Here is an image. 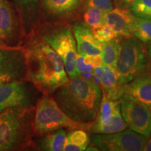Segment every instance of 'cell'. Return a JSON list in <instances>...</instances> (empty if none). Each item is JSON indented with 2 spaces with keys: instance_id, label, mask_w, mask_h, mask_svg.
Wrapping results in <instances>:
<instances>
[{
  "instance_id": "obj_1",
  "label": "cell",
  "mask_w": 151,
  "mask_h": 151,
  "mask_svg": "<svg viewBox=\"0 0 151 151\" xmlns=\"http://www.w3.org/2000/svg\"><path fill=\"white\" fill-rule=\"evenodd\" d=\"M26 62V80L40 92L52 94L69 81L63 62L40 37L32 36L22 46Z\"/></svg>"
},
{
  "instance_id": "obj_2",
  "label": "cell",
  "mask_w": 151,
  "mask_h": 151,
  "mask_svg": "<svg viewBox=\"0 0 151 151\" xmlns=\"http://www.w3.org/2000/svg\"><path fill=\"white\" fill-rule=\"evenodd\" d=\"M52 94L60 108L72 120L84 123L95 121L102 97L99 85L77 76L69 78Z\"/></svg>"
},
{
  "instance_id": "obj_3",
  "label": "cell",
  "mask_w": 151,
  "mask_h": 151,
  "mask_svg": "<svg viewBox=\"0 0 151 151\" xmlns=\"http://www.w3.org/2000/svg\"><path fill=\"white\" fill-rule=\"evenodd\" d=\"M35 107L9 108L0 112V151L20 150L32 144Z\"/></svg>"
},
{
  "instance_id": "obj_4",
  "label": "cell",
  "mask_w": 151,
  "mask_h": 151,
  "mask_svg": "<svg viewBox=\"0 0 151 151\" xmlns=\"http://www.w3.org/2000/svg\"><path fill=\"white\" fill-rule=\"evenodd\" d=\"M94 122H79L69 118L60 108L56 101L49 94H43L38 99L34 116L35 135L43 136L60 129H83L90 130Z\"/></svg>"
},
{
  "instance_id": "obj_5",
  "label": "cell",
  "mask_w": 151,
  "mask_h": 151,
  "mask_svg": "<svg viewBox=\"0 0 151 151\" xmlns=\"http://www.w3.org/2000/svg\"><path fill=\"white\" fill-rule=\"evenodd\" d=\"M149 60L143 43L134 37L121 40L117 71L122 86L147 72Z\"/></svg>"
},
{
  "instance_id": "obj_6",
  "label": "cell",
  "mask_w": 151,
  "mask_h": 151,
  "mask_svg": "<svg viewBox=\"0 0 151 151\" xmlns=\"http://www.w3.org/2000/svg\"><path fill=\"white\" fill-rule=\"evenodd\" d=\"M39 37L60 57L69 78L78 76L79 72L76 69V42L71 28L67 26L54 29L42 33Z\"/></svg>"
},
{
  "instance_id": "obj_7",
  "label": "cell",
  "mask_w": 151,
  "mask_h": 151,
  "mask_svg": "<svg viewBox=\"0 0 151 151\" xmlns=\"http://www.w3.org/2000/svg\"><path fill=\"white\" fill-rule=\"evenodd\" d=\"M39 90L27 80L14 81L0 85V112L6 109L35 107Z\"/></svg>"
},
{
  "instance_id": "obj_8",
  "label": "cell",
  "mask_w": 151,
  "mask_h": 151,
  "mask_svg": "<svg viewBox=\"0 0 151 151\" xmlns=\"http://www.w3.org/2000/svg\"><path fill=\"white\" fill-rule=\"evenodd\" d=\"M149 138L132 129L113 134H95L92 136V144L101 150L140 151L143 150Z\"/></svg>"
},
{
  "instance_id": "obj_9",
  "label": "cell",
  "mask_w": 151,
  "mask_h": 151,
  "mask_svg": "<svg viewBox=\"0 0 151 151\" xmlns=\"http://www.w3.org/2000/svg\"><path fill=\"white\" fill-rule=\"evenodd\" d=\"M120 111L128 127L149 138L151 134V113L150 108L127 95L122 94L119 99Z\"/></svg>"
},
{
  "instance_id": "obj_10",
  "label": "cell",
  "mask_w": 151,
  "mask_h": 151,
  "mask_svg": "<svg viewBox=\"0 0 151 151\" xmlns=\"http://www.w3.org/2000/svg\"><path fill=\"white\" fill-rule=\"evenodd\" d=\"M26 80V62L22 46L0 48V85Z\"/></svg>"
},
{
  "instance_id": "obj_11",
  "label": "cell",
  "mask_w": 151,
  "mask_h": 151,
  "mask_svg": "<svg viewBox=\"0 0 151 151\" xmlns=\"http://www.w3.org/2000/svg\"><path fill=\"white\" fill-rule=\"evenodd\" d=\"M0 39L8 46H20L16 16L9 0H0Z\"/></svg>"
},
{
  "instance_id": "obj_12",
  "label": "cell",
  "mask_w": 151,
  "mask_h": 151,
  "mask_svg": "<svg viewBox=\"0 0 151 151\" xmlns=\"http://www.w3.org/2000/svg\"><path fill=\"white\" fill-rule=\"evenodd\" d=\"M73 33L78 55L86 56L101 54L102 43L96 39L88 25L83 22H77L73 25Z\"/></svg>"
},
{
  "instance_id": "obj_13",
  "label": "cell",
  "mask_w": 151,
  "mask_h": 151,
  "mask_svg": "<svg viewBox=\"0 0 151 151\" xmlns=\"http://www.w3.org/2000/svg\"><path fill=\"white\" fill-rule=\"evenodd\" d=\"M135 16L128 9L116 8L105 14V24L110 26L119 37H132Z\"/></svg>"
},
{
  "instance_id": "obj_14",
  "label": "cell",
  "mask_w": 151,
  "mask_h": 151,
  "mask_svg": "<svg viewBox=\"0 0 151 151\" xmlns=\"http://www.w3.org/2000/svg\"><path fill=\"white\" fill-rule=\"evenodd\" d=\"M151 107V74L149 73L137 76L123 87V94Z\"/></svg>"
},
{
  "instance_id": "obj_15",
  "label": "cell",
  "mask_w": 151,
  "mask_h": 151,
  "mask_svg": "<svg viewBox=\"0 0 151 151\" xmlns=\"http://www.w3.org/2000/svg\"><path fill=\"white\" fill-rule=\"evenodd\" d=\"M104 71L100 76L102 92L113 100H119L123 94V86L120 81L117 69L109 65H103Z\"/></svg>"
},
{
  "instance_id": "obj_16",
  "label": "cell",
  "mask_w": 151,
  "mask_h": 151,
  "mask_svg": "<svg viewBox=\"0 0 151 151\" xmlns=\"http://www.w3.org/2000/svg\"><path fill=\"white\" fill-rule=\"evenodd\" d=\"M81 0H42L43 8L56 16L68 15L78 9Z\"/></svg>"
},
{
  "instance_id": "obj_17",
  "label": "cell",
  "mask_w": 151,
  "mask_h": 151,
  "mask_svg": "<svg viewBox=\"0 0 151 151\" xmlns=\"http://www.w3.org/2000/svg\"><path fill=\"white\" fill-rule=\"evenodd\" d=\"M90 144L88 134L83 129H69L67 133L66 142L63 150L82 151L86 150Z\"/></svg>"
},
{
  "instance_id": "obj_18",
  "label": "cell",
  "mask_w": 151,
  "mask_h": 151,
  "mask_svg": "<svg viewBox=\"0 0 151 151\" xmlns=\"http://www.w3.org/2000/svg\"><path fill=\"white\" fill-rule=\"evenodd\" d=\"M118 102L119 100L111 99L107 94L102 92V97L100 102L97 116L91 127H97L110 123L115 107Z\"/></svg>"
},
{
  "instance_id": "obj_19",
  "label": "cell",
  "mask_w": 151,
  "mask_h": 151,
  "mask_svg": "<svg viewBox=\"0 0 151 151\" xmlns=\"http://www.w3.org/2000/svg\"><path fill=\"white\" fill-rule=\"evenodd\" d=\"M127 127V124L122 116L120 102H118L115 107L110 123L97 127H90V131L94 134H113L123 131Z\"/></svg>"
},
{
  "instance_id": "obj_20",
  "label": "cell",
  "mask_w": 151,
  "mask_h": 151,
  "mask_svg": "<svg viewBox=\"0 0 151 151\" xmlns=\"http://www.w3.org/2000/svg\"><path fill=\"white\" fill-rule=\"evenodd\" d=\"M67 132L65 129L46 134L41 141V150L47 151L63 150L66 142Z\"/></svg>"
},
{
  "instance_id": "obj_21",
  "label": "cell",
  "mask_w": 151,
  "mask_h": 151,
  "mask_svg": "<svg viewBox=\"0 0 151 151\" xmlns=\"http://www.w3.org/2000/svg\"><path fill=\"white\" fill-rule=\"evenodd\" d=\"M121 40L119 37L107 42L102 43L101 45V56L103 63L113 68H117L118 57L120 51Z\"/></svg>"
},
{
  "instance_id": "obj_22",
  "label": "cell",
  "mask_w": 151,
  "mask_h": 151,
  "mask_svg": "<svg viewBox=\"0 0 151 151\" xmlns=\"http://www.w3.org/2000/svg\"><path fill=\"white\" fill-rule=\"evenodd\" d=\"M132 37L143 43L151 41V19L140 18L135 16Z\"/></svg>"
},
{
  "instance_id": "obj_23",
  "label": "cell",
  "mask_w": 151,
  "mask_h": 151,
  "mask_svg": "<svg viewBox=\"0 0 151 151\" xmlns=\"http://www.w3.org/2000/svg\"><path fill=\"white\" fill-rule=\"evenodd\" d=\"M105 13L97 8L88 6L83 15L85 24L88 25L92 31H94L105 24Z\"/></svg>"
},
{
  "instance_id": "obj_24",
  "label": "cell",
  "mask_w": 151,
  "mask_h": 151,
  "mask_svg": "<svg viewBox=\"0 0 151 151\" xmlns=\"http://www.w3.org/2000/svg\"><path fill=\"white\" fill-rule=\"evenodd\" d=\"M129 9L136 16L151 19V0H136Z\"/></svg>"
},
{
  "instance_id": "obj_25",
  "label": "cell",
  "mask_w": 151,
  "mask_h": 151,
  "mask_svg": "<svg viewBox=\"0 0 151 151\" xmlns=\"http://www.w3.org/2000/svg\"><path fill=\"white\" fill-rule=\"evenodd\" d=\"M94 36L101 43L107 42L118 37L119 36L116 32L107 24H104L102 27L92 31Z\"/></svg>"
},
{
  "instance_id": "obj_26",
  "label": "cell",
  "mask_w": 151,
  "mask_h": 151,
  "mask_svg": "<svg viewBox=\"0 0 151 151\" xmlns=\"http://www.w3.org/2000/svg\"><path fill=\"white\" fill-rule=\"evenodd\" d=\"M87 6L97 8L105 14H107L113 9L111 0H86Z\"/></svg>"
},
{
  "instance_id": "obj_27",
  "label": "cell",
  "mask_w": 151,
  "mask_h": 151,
  "mask_svg": "<svg viewBox=\"0 0 151 151\" xmlns=\"http://www.w3.org/2000/svg\"><path fill=\"white\" fill-rule=\"evenodd\" d=\"M76 69L80 74L81 72L92 73L94 67L90 64H86L84 62V56L78 54L76 60Z\"/></svg>"
},
{
  "instance_id": "obj_28",
  "label": "cell",
  "mask_w": 151,
  "mask_h": 151,
  "mask_svg": "<svg viewBox=\"0 0 151 151\" xmlns=\"http://www.w3.org/2000/svg\"><path fill=\"white\" fill-rule=\"evenodd\" d=\"M84 62L86 64H90L94 67L104 65L101 54L88 55L84 56Z\"/></svg>"
},
{
  "instance_id": "obj_29",
  "label": "cell",
  "mask_w": 151,
  "mask_h": 151,
  "mask_svg": "<svg viewBox=\"0 0 151 151\" xmlns=\"http://www.w3.org/2000/svg\"><path fill=\"white\" fill-rule=\"evenodd\" d=\"M117 6L121 9H129L136 0H114Z\"/></svg>"
},
{
  "instance_id": "obj_30",
  "label": "cell",
  "mask_w": 151,
  "mask_h": 151,
  "mask_svg": "<svg viewBox=\"0 0 151 151\" xmlns=\"http://www.w3.org/2000/svg\"><path fill=\"white\" fill-rule=\"evenodd\" d=\"M20 6H29L35 4L38 0H15Z\"/></svg>"
},
{
  "instance_id": "obj_31",
  "label": "cell",
  "mask_w": 151,
  "mask_h": 151,
  "mask_svg": "<svg viewBox=\"0 0 151 151\" xmlns=\"http://www.w3.org/2000/svg\"><path fill=\"white\" fill-rule=\"evenodd\" d=\"M145 48H146L147 57H148V59L149 60V62H150V63L151 64V41L146 43Z\"/></svg>"
},
{
  "instance_id": "obj_32",
  "label": "cell",
  "mask_w": 151,
  "mask_h": 151,
  "mask_svg": "<svg viewBox=\"0 0 151 151\" xmlns=\"http://www.w3.org/2000/svg\"><path fill=\"white\" fill-rule=\"evenodd\" d=\"M151 135V134H150ZM145 151H151V137L150 139H148L147 142L145 145L144 148H143V150Z\"/></svg>"
},
{
  "instance_id": "obj_33",
  "label": "cell",
  "mask_w": 151,
  "mask_h": 151,
  "mask_svg": "<svg viewBox=\"0 0 151 151\" xmlns=\"http://www.w3.org/2000/svg\"><path fill=\"white\" fill-rule=\"evenodd\" d=\"M8 47H12V46H8L4 44L2 41H1V39H0V48H8Z\"/></svg>"
},
{
  "instance_id": "obj_34",
  "label": "cell",
  "mask_w": 151,
  "mask_h": 151,
  "mask_svg": "<svg viewBox=\"0 0 151 151\" xmlns=\"http://www.w3.org/2000/svg\"><path fill=\"white\" fill-rule=\"evenodd\" d=\"M150 113H151V107L150 108Z\"/></svg>"
}]
</instances>
